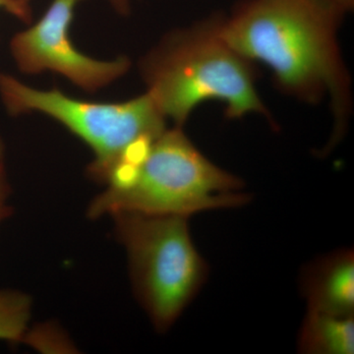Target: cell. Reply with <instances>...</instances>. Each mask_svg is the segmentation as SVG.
Returning a JSON list of instances; mask_svg holds the SVG:
<instances>
[{"label": "cell", "instance_id": "1", "mask_svg": "<svg viewBox=\"0 0 354 354\" xmlns=\"http://www.w3.org/2000/svg\"><path fill=\"white\" fill-rule=\"evenodd\" d=\"M346 13L329 0H243L220 17L221 36L251 62L265 65L279 90L315 104L329 97L334 148L351 115V77L337 29Z\"/></svg>", "mask_w": 354, "mask_h": 354}, {"label": "cell", "instance_id": "2", "mask_svg": "<svg viewBox=\"0 0 354 354\" xmlns=\"http://www.w3.org/2000/svg\"><path fill=\"white\" fill-rule=\"evenodd\" d=\"M104 183L88 205L90 218L120 212L189 218L251 201L243 181L205 157L177 127L165 128L143 153L118 165Z\"/></svg>", "mask_w": 354, "mask_h": 354}, {"label": "cell", "instance_id": "3", "mask_svg": "<svg viewBox=\"0 0 354 354\" xmlns=\"http://www.w3.org/2000/svg\"><path fill=\"white\" fill-rule=\"evenodd\" d=\"M147 92L165 120L183 127L203 102L218 101L230 120L257 113L272 125L256 90V69L227 43L220 17L165 35L139 62Z\"/></svg>", "mask_w": 354, "mask_h": 354}, {"label": "cell", "instance_id": "4", "mask_svg": "<svg viewBox=\"0 0 354 354\" xmlns=\"http://www.w3.org/2000/svg\"><path fill=\"white\" fill-rule=\"evenodd\" d=\"M109 216L127 251L135 297L153 328L167 332L209 276L208 263L191 237L188 218L132 212Z\"/></svg>", "mask_w": 354, "mask_h": 354}, {"label": "cell", "instance_id": "5", "mask_svg": "<svg viewBox=\"0 0 354 354\" xmlns=\"http://www.w3.org/2000/svg\"><path fill=\"white\" fill-rule=\"evenodd\" d=\"M0 99L10 115L44 114L82 140L94 153L88 176L102 183L116 165L167 128L148 93L125 102L85 101L57 88H32L0 72Z\"/></svg>", "mask_w": 354, "mask_h": 354}, {"label": "cell", "instance_id": "6", "mask_svg": "<svg viewBox=\"0 0 354 354\" xmlns=\"http://www.w3.org/2000/svg\"><path fill=\"white\" fill-rule=\"evenodd\" d=\"M84 0H53L34 25L16 32L9 50L16 66L28 75L50 71L87 93L108 87L129 71L127 57L97 59L74 46L70 29L76 7Z\"/></svg>", "mask_w": 354, "mask_h": 354}, {"label": "cell", "instance_id": "7", "mask_svg": "<svg viewBox=\"0 0 354 354\" xmlns=\"http://www.w3.org/2000/svg\"><path fill=\"white\" fill-rule=\"evenodd\" d=\"M300 283L307 310L354 316L353 249H337L312 261L305 266Z\"/></svg>", "mask_w": 354, "mask_h": 354}, {"label": "cell", "instance_id": "8", "mask_svg": "<svg viewBox=\"0 0 354 354\" xmlns=\"http://www.w3.org/2000/svg\"><path fill=\"white\" fill-rule=\"evenodd\" d=\"M297 349L304 354H353L354 316L307 310L298 334Z\"/></svg>", "mask_w": 354, "mask_h": 354}, {"label": "cell", "instance_id": "9", "mask_svg": "<svg viewBox=\"0 0 354 354\" xmlns=\"http://www.w3.org/2000/svg\"><path fill=\"white\" fill-rule=\"evenodd\" d=\"M32 315V299L25 292L0 288V341H24Z\"/></svg>", "mask_w": 354, "mask_h": 354}, {"label": "cell", "instance_id": "10", "mask_svg": "<svg viewBox=\"0 0 354 354\" xmlns=\"http://www.w3.org/2000/svg\"><path fill=\"white\" fill-rule=\"evenodd\" d=\"M11 191L10 183L4 164L0 165V225L6 221L12 214L13 208L10 204Z\"/></svg>", "mask_w": 354, "mask_h": 354}, {"label": "cell", "instance_id": "11", "mask_svg": "<svg viewBox=\"0 0 354 354\" xmlns=\"http://www.w3.org/2000/svg\"><path fill=\"white\" fill-rule=\"evenodd\" d=\"M0 11H6L27 24L31 23V6L23 3L19 0H0Z\"/></svg>", "mask_w": 354, "mask_h": 354}, {"label": "cell", "instance_id": "12", "mask_svg": "<svg viewBox=\"0 0 354 354\" xmlns=\"http://www.w3.org/2000/svg\"><path fill=\"white\" fill-rule=\"evenodd\" d=\"M111 7L120 15L127 16L131 10V0H108Z\"/></svg>", "mask_w": 354, "mask_h": 354}, {"label": "cell", "instance_id": "13", "mask_svg": "<svg viewBox=\"0 0 354 354\" xmlns=\"http://www.w3.org/2000/svg\"><path fill=\"white\" fill-rule=\"evenodd\" d=\"M337 8L341 9L342 12L346 13L353 10L354 6V0H329Z\"/></svg>", "mask_w": 354, "mask_h": 354}, {"label": "cell", "instance_id": "14", "mask_svg": "<svg viewBox=\"0 0 354 354\" xmlns=\"http://www.w3.org/2000/svg\"><path fill=\"white\" fill-rule=\"evenodd\" d=\"M4 153H6V147H4L3 140L0 135V165L4 164Z\"/></svg>", "mask_w": 354, "mask_h": 354}, {"label": "cell", "instance_id": "15", "mask_svg": "<svg viewBox=\"0 0 354 354\" xmlns=\"http://www.w3.org/2000/svg\"><path fill=\"white\" fill-rule=\"evenodd\" d=\"M19 1L23 2V3L25 4H29L30 6V1H31V0H19Z\"/></svg>", "mask_w": 354, "mask_h": 354}]
</instances>
